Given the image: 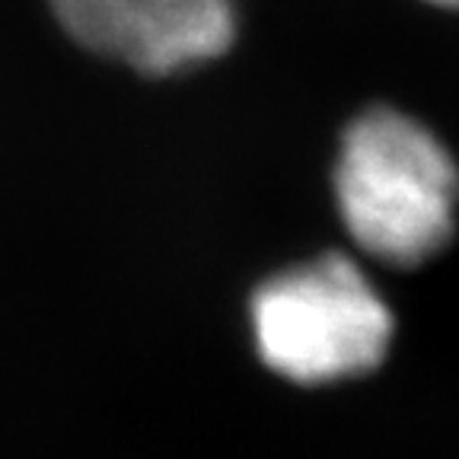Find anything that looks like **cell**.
I'll use <instances>...</instances> for the list:
<instances>
[{
	"instance_id": "1",
	"label": "cell",
	"mask_w": 459,
	"mask_h": 459,
	"mask_svg": "<svg viewBox=\"0 0 459 459\" xmlns=\"http://www.w3.org/2000/svg\"><path fill=\"white\" fill-rule=\"evenodd\" d=\"M335 201L367 255L395 268L421 265L456 230L459 166L411 115L389 106L367 108L342 137Z\"/></svg>"
},
{
	"instance_id": "2",
	"label": "cell",
	"mask_w": 459,
	"mask_h": 459,
	"mask_svg": "<svg viewBox=\"0 0 459 459\" xmlns=\"http://www.w3.org/2000/svg\"><path fill=\"white\" fill-rule=\"evenodd\" d=\"M249 313L258 358L300 386L370 373L383 364L395 329L377 287L335 252L268 278Z\"/></svg>"
},
{
	"instance_id": "3",
	"label": "cell",
	"mask_w": 459,
	"mask_h": 459,
	"mask_svg": "<svg viewBox=\"0 0 459 459\" xmlns=\"http://www.w3.org/2000/svg\"><path fill=\"white\" fill-rule=\"evenodd\" d=\"M83 48L141 74H179L221 57L237 39L233 0H51Z\"/></svg>"
},
{
	"instance_id": "4",
	"label": "cell",
	"mask_w": 459,
	"mask_h": 459,
	"mask_svg": "<svg viewBox=\"0 0 459 459\" xmlns=\"http://www.w3.org/2000/svg\"><path fill=\"white\" fill-rule=\"evenodd\" d=\"M428 4H437V7H450V10H459V0H428Z\"/></svg>"
}]
</instances>
